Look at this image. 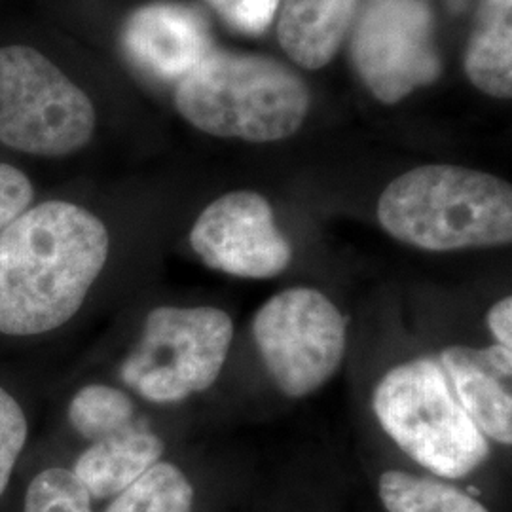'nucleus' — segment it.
<instances>
[{
	"instance_id": "8",
	"label": "nucleus",
	"mask_w": 512,
	"mask_h": 512,
	"mask_svg": "<svg viewBox=\"0 0 512 512\" xmlns=\"http://www.w3.org/2000/svg\"><path fill=\"white\" fill-rule=\"evenodd\" d=\"M351 55L366 88L384 105L401 103L442 74L425 0H372L357 23Z\"/></svg>"
},
{
	"instance_id": "12",
	"label": "nucleus",
	"mask_w": 512,
	"mask_h": 512,
	"mask_svg": "<svg viewBox=\"0 0 512 512\" xmlns=\"http://www.w3.org/2000/svg\"><path fill=\"white\" fill-rule=\"evenodd\" d=\"M165 444L152 429L131 423L107 439L90 442L74 459L73 475L92 501L122 494L137 478L164 456Z\"/></svg>"
},
{
	"instance_id": "2",
	"label": "nucleus",
	"mask_w": 512,
	"mask_h": 512,
	"mask_svg": "<svg viewBox=\"0 0 512 512\" xmlns=\"http://www.w3.org/2000/svg\"><path fill=\"white\" fill-rule=\"evenodd\" d=\"M378 220L391 238L431 253L512 241V186L461 165L414 167L387 184Z\"/></svg>"
},
{
	"instance_id": "11",
	"label": "nucleus",
	"mask_w": 512,
	"mask_h": 512,
	"mask_svg": "<svg viewBox=\"0 0 512 512\" xmlns=\"http://www.w3.org/2000/svg\"><path fill=\"white\" fill-rule=\"evenodd\" d=\"M440 366L461 408L486 439L512 442V349L452 346L440 353Z\"/></svg>"
},
{
	"instance_id": "5",
	"label": "nucleus",
	"mask_w": 512,
	"mask_h": 512,
	"mask_svg": "<svg viewBox=\"0 0 512 512\" xmlns=\"http://www.w3.org/2000/svg\"><path fill=\"white\" fill-rule=\"evenodd\" d=\"M232 340L234 323L219 308H154L120 378L148 403H183L217 382Z\"/></svg>"
},
{
	"instance_id": "19",
	"label": "nucleus",
	"mask_w": 512,
	"mask_h": 512,
	"mask_svg": "<svg viewBox=\"0 0 512 512\" xmlns=\"http://www.w3.org/2000/svg\"><path fill=\"white\" fill-rule=\"evenodd\" d=\"M29 440V420L12 395L0 384V499L8 492L19 458Z\"/></svg>"
},
{
	"instance_id": "7",
	"label": "nucleus",
	"mask_w": 512,
	"mask_h": 512,
	"mask_svg": "<svg viewBox=\"0 0 512 512\" xmlns=\"http://www.w3.org/2000/svg\"><path fill=\"white\" fill-rule=\"evenodd\" d=\"M253 336L277 387L300 399L338 372L346 355L348 321L327 294L294 287L260 306Z\"/></svg>"
},
{
	"instance_id": "6",
	"label": "nucleus",
	"mask_w": 512,
	"mask_h": 512,
	"mask_svg": "<svg viewBox=\"0 0 512 512\" xmlns=\"http://www.w3.org/2000/svg\"><path fill=\"white\" fill-rule=\"evenodd\" d=\"M95 131L92 99L31 46L0 48V145L42 158L86 147Z\"/></svg>"
},
{
	"instance_id": "22",
	"label": "nucleus",
	"mask_w": 512,
	"mask_h": 512,
	"mask_svg": "<svg viewBox=\"0 0 512 512\" xmlns=\"http://www.w3.org/2000/svg\"><path fill=\"white\" fill-rule=\"evenodd\" d=\"M488 329L494 334L495 344L512 349V298L505 296L488 311Z\"/></svg>"
},
{
	"instance_id": "17",
	"label": "nucleus",
	"mask_w": 512,
	"mask_h": 512,
	"mask_svg": "<svg viewBox=\"0 0 512 512\" xmlns=\"http://www.w3.org/2000/svg\"><path fill=\"white\" fill-rule=\"evenodd\" d=\"M67 420L82 439L97 442L135 423V404L114 385L88 384L74 393Z\"/></svg>"
},
{
	"instance_id": "21",
	"label": "nucleus",
	"mask_w": 512,
	"mask_h": 512,
	"mask_svg": "<svg viewBox=\"0 0 512 512\" xmlns=\"http://www.w3.org/2000/svg\"><path fill=\"white\" fill-rule=\"evenodd\" d=\"M279 0H239L228 21L245 33H262L274 19Z\"/></svg>"
},
{
	"instance_id": "18",
	"label": "nucleus",
	"mask_w": 512,
	"mask_h": 512,
	"mask_svg": "<svg viewBox=\"0 0 512 512\" xmlns=\"http://www.w3.org/2000/svg\"><path fill=\"white\" fill-rule=\"evenodd\" d=\"M21 512H95L92 497L67 467H46L23 492Z\"/></svg>"
},
{
	"instance_id": "14",
	"label": "nucleus",
	"mask_w": 512,
	"mask_h": 512,
	"mask_svg": "<svg viewBox=\"0 0 512 512\" xmlns=\"http://www.w3.org/2000/svg\"><path fill=\"white\" fill-rule=\"evenodd\" d=\"M473 86L495 99L512 97V0H484L465 52Z\"/></svg>"
},
{
	"instance_id": "13",
	"label": "nucleus",
	"mask_w": 512,
	"mask_h": 512,
	"mask_svg": "<svg viewBox=\"0 0 512 512\" xmlns=\"http://www.w3.org/2000/svg\"><path fill=\"white\" fill-rule=\"evenodd\" d=\"M357 0H283L277 38L289 59L308 71L327 67L346 40Z\"/></svg>"
},
{
	"instance_id": "4",
	"label": "nucleus",
	"mask_w": 512,
	"mask_h": 512,
	"mask_svg": "<svg viewBox=\"0 0 512 512\" xmlns=\"http://www.w3.org/2000/svg\"><path fill=\"white\" fill-rule=\"evenodd\" d=\"M372 408L404 454L435 475L463 478L490 458L488 439L461 408L435 359L391 368L374 389Z\"/></svg>"
},
{
	"instance_id": "20",
	"label": "nucleus",
	"mask_w": 512,
	"mask_h": 512,
	"mask_svg": "<svg viewBox=\"0 0 512 512\" xmlns=\"http://www.w3.org/2000/svg\"><path fill=\"white\" fill-rule=\"evenodd\" d=\"M35 200V186L16 165L0 162V234Z\"/></svg>"
},
{
	"instance_id": "1",
	"label": "nucleus",
	"mask_w": 512,
	"mask_h": 512,
	"mask_svg": "<svg viewBox=\"0 0 512 512\" xmlns=\"http://www.w3.org/2000/svg\"><path fill=\"white\" fill-rule=\"evenodd\" d=\"M105 222L82 205L29 207L0 234V334L42 336L84 306L109 260Z\"/></svg>"
},
{
	"instance_id": "16",
	"label": "nucleus",
	"mask_w": 512,
	"mask_h": 512,
	"mask_svg": "<svg viewBox=\"0 0 512 512\" xmlns=\"http://www.w3.org/2000/svg\"><path fill=\"white\" fill-rule=\"evenodd\" d=\"M194 488L171 461H158L122 494L110 499L105 512H192Z\"/></svg>"
},
{
	"instance_id": "15",
	"label": "nucleus",
	"mask_w": 512,
	"mask_h": 512,
	"mask_svg": "<svg viewBox=\"0 0 512 512\" xmlns=\"http://www.w3.org/2000/svg\"><path fill=\"white\" fill-rule=\"evenodd\" d=\"M380 499L387 512H490L456 486L404 471L380 476Z\"/></svg>"
},
{
	"instance_id": "9",
	"label": "nucleus",
	"mask_w": 512,
	"mask_h": 512,
	"mask_svg": "<svg viewBox=\"0 0 512 512\" xmlns=\"http://www.w3.org/2000/svg\"><path fill=\"white\" fill-rule=\"evenodd\" d=\"M190 245L205 266L245 279H270L293 260V247L279 232L272 205L251 190L209 203L192 226Z\"/></svg>"
},
{
	"instance_id": "3",
	"label": "nucleus",
	"mask_w": 512,
	"mask_h": 512,
	"mask_svg": "<svg viewBox=\"0 0 512 512\" xmlns=\"http://www.w3.org/2000/svg\"><path fill=\"white\" fill-rule=\"evenodd\" d=\"M300 74L268 55L211 52L179 80L175 107L203 133L247 143L293 137L310 112Z\"/></svg>"
},
{
	"instance_id": "23",
	"label": "nucleus",
	"mask_w": 512,
	"mask_h": 512,
	"mask_svg": "<svg viewBox=\"0 0 512 512\" xmlns=\"http://www.w3.org/2000/svg\"><path fill=\"white\" fill-rule=\"evenodd\" d=\"M209 2H211L226 19L234 14V10H236V6L239 4V0H209Z\"/></svg>"
},
{
	"instance_id": "10",
	"label": "nucleus",
	"mask_w": 512,
	"mask_h": 512,
	"mask_svg": "<svg viewBox=\"0 0 512 512\" xmlns=\"http://www.w3.org/2000/svg\"><path fill=\"white\" fill-rule=\"evenodd\" d=\"M124 46L139 67L164 80H181L213 52L207 19L175 2L133 12L124 27Z\"/></svg>"
}]
</instances>
